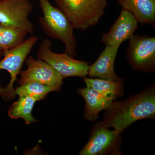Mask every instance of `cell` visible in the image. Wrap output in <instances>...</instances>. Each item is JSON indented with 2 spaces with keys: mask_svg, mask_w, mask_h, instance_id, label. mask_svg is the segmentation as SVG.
Wrapping results in <instances>:
<instances>
[{
  "mask_svg": "<svg viewBox=\"0 0 155 155\" xmlns=\"http://www.w3.org/2000/svg\"><path fill=\"white\" fill-rule=\"evenodd\" d=\"M37 101L29 96H19L18 101L12 104L8 111V115L12 119H22L27 125L37 122L31 114L34 106Z\"/></svg>",
  "mask_w": 155,
  "mask_h": 155,
  "instance_id": "cell-15",
  "label": "cell"
},
{
  "mask_svg": "<svg viewBox=\"0 0 155 155\" xmlns=\"http://www.w3.org/2000/svg\"><path fill=\"white\" fill-rule=\"evenodd\" d=\"M38 41L35 36H31L17 47L5 53L4 58L0 61V70H5L10 73L11 79L7 87L0 86V96L6 101L14 100L16 94L13 85L17 80V75L21 71L25 59L34 45Z\"/></svg>",
  "mask_w": 155,
  "mask_h": 155,
  "instance_id": "cell-5",
  "label": "cell"
},
{
  "mask_svg": "<svg viewBox=\"0 0 155 155\" xmlns=\"http://www.w3.org/2000/svg\"><path fill=\"white\" fill-rule=\"evenodd\" d=\"M27 31L0 23V46L6 51L17 47L25 41Z\"/></svg>",
  "mask_w": 155,
  "mask_h": 155,
  "instance_id": "cell-16",
  "label": "cell"
},
{
  "mask_svg": "<svg viewBox=\"0 0 155 155\" xmlns=\"http://www.w3.org/2000/svg\"><path fill=\"white\" fill-rule=\"evenodd\" d=\"M120 134L102 125H98L90 138L79 153L81 155L106 154L116 149Z\"/></svg>",
  "mask_w": 155,
  "mask_h": 155,
  "instance_id": "cell-10",
  "label": "cell"
},
{
  "mask_svg": "<svg viewBox=\"0 0 155 155\" xmlns=\"http://www.w3.org/2000/svg\"><path fill=\"white\" fill-rule=\"evenodd\" d=\"M138 23L131 13L122 10L107 33L103 35L101 42L106 46H120L122 42L133 36L134 31L138 28Z\"/></svg>",
  "mask_w": 155,
  "mask_h": 155,
  "instance_id": "cell-9",
  "label": "cell"
},
{
  "mask_svg": "<svg viewBox=\"0 0 155 155\" xmlns=\"http://www.w3.org/2000/svg\"><path fill=\"white\" fill-rule=\"evenodd\" d=\"M33 10L30 0H0V23L34 33L28 16Z\"/></svg>",
  "mask_w": 155,
  "mask_h": 155,
  "instance_id": "cell-8",
  "label": "cell"
},
{
  "mask_svg": "<svg viewBox=\"0 0 155 155\" xmlns=\"http://www.w3.org/2000/svg\"><path fill=\"white\" fill-rule=\"evenodd\" d=\"M43 16L39 22L45 33L51 38L59 40L65 45V52L72 58L77 54V42L74 28L64 13L54 7L49 0H38Z\"/></svg>",
  "mask_w": 155,
  "mask_h": 155,
  "instance_id": "cell-2",
  "label": "cell"
},
{
  "mask_svg": "<svg viewBox=\"0 0 155 155\" xmlns=\"http://www.w3.org/2000/svg\"><path fill=\"white\" fill-rule=\"evenodd\" d=\"M126 54L133 69L153 72L155 68V37L133 35L129 40Z\"/></svg>",
  "mask_w": 155,
  "mask_h": 155,
  "instance_id": "cell-6",
  "label": "cell"
},
{
  "mask_svg": "<svg viewBox=\"0 0 155 155\" xmlns=\"http://www.w3.org/2000/svg\"><path fill=\"white\" fill-rule=\"evenodd\" d=\"M74 29L85 30L98 23L107 0H54Z\"/></svg>",
  "mask_w": 155,
  "mask_h": 155,
  "instance_id": "cell-3",
  "label": "cell"
},
{
  "mask_svg": "<svg viewBox=\"0 0 155 155\" xmlns=\"http://www.w3.org/2000/svg\"><path fill=\"white\" fill-rule=\"evenodd\" d=\"M86 102L84 116L87 120L95 121L101 111L108 109L114 100L104 96L91 87L79 89L77 91Z\"/></svg>",
  "mask_w": 155,
  "mask_h": 155,
  "instance_id": "cell-13",
  "label": "cell"
},
{
  "mask_svg": "<svg viewBox=\"0 0 155 155\" xmlns=\"http://www.w3.org/2000/svg\"><path fill=\"white\" fill-rule=\"evenodd\" d=\"M122 10L133 14L142 25L155 28V0H117Z\"/></svg>",
  "mask_w": 155,
  "mask_h": 155,
  "instance_id": "cell-12",
  "label": "cell"
},
{
  "mask_svg": "<svg viewBox=\"0 0 155 155\" xmlns=\"http://www.w3.org/2000/svg\"><path fill=\"white\" fill-rule=\"evenodd\" d=\"M6 52V51L0 46V58H1V57H2V56H4V55L5 54V53Z\"/></svg>",
  "mask_w": 155,
  "mask_h": 155,
  "instance_id": "cell-18",
  "label": "cell"
},
{
  "mask_svg": "<svg viewBox=\"0 0 155 155\" xmlns=\"http://www.w3.org/2000/svg\"><path fill=\"white\" fill-rule=\"evenodd\" d=\"M102 125L112 127L119 134L134 122L155 116V94L152 88L142 92L122 102L113 103Z\"/></svg>",
  "mask_w": 155,
  "mask_h": 155,
  "instance_id": "cell-1",
  "label": "cell"
},
{
  "mask_svg": "<svg viewBox=\"0 0 155 155\" xmlns=\"http://www.w3.org/2000/svg\"><path fill=\"white\" fill-rule=\"evenodd\" d=\"M53 91L50 87L37 82H31L20 85L15 90L16 95L32 97L38 101L44 99L48 94Z\"/></svg>",
  "mask_w": 155,
  "mask_h": 155,
  "instance_id": "cell-17",
  "label": "cell"
},
{
  "mask_svg": "<svg viewBox=\"0 0 155 155\" xmlns=\"http://www.w3.org/2000/svg\"><path fill=\"white\" fill-rule=\"evenodd\" d=\"M52 45L51 40H44L39 47L38 58L46 62L64 78L71 76L83 78L88 75V63L75 60L65 52H54L51 49Z\"/></svg>",
  "mask_w": 155,
  "mask_h": 155,
  "instance_id": "cell-4",
  "label": "cell"
},
{
  "mask_svg": "<svg viewBox=\"0 0 155 155\" xmlns=\"http://www.w3.org/2000/svg\"><path fill=\"white\" fill-rule=\"evenodd\" d=\"M24 63L27 69L19 72L20 85L37 82L50 87L53 91L61 90L64 78L46 62L39 58L35 60L30 56L26 58Z\"/></svg>",
  "mask_w": 155,
  "mask_h": 155,
  "instance_id": "cell-7",
  "label": "cell"
},
{
  "mask_svg": "<svg viewBox=\"0 0 155 155\" xmlns=\"http://www.w3.org/2000/svg\"><path fill=\"white\" fill-rule=\"evenodd\" d=\"M119 47L106 45L97 61L91 66H89L88 75L90 78L122 81L116 75L114 70V64Z\"/></svg>",
  "mask_w": 155,
  "mask_h": 155,
  "instance_id": "cell-11",
  "label": "cell"
},
{
  "mask_svg": "<svg viewBox=\"0 0 155 155\" xmlns=\"http://www.w3.org/2000/svg\"><path fill=\"white\" fill-rule=\"evenodd\" d=\"M87 87H91L104 96L114 100L123 94L122 81H116L97 78L83 77Z\"/></svg>",
  "mask_w": 155,
  "mask_h": 155,
  "instance_id": "cell-14",
  "label": "cell"
}]
</instances>
